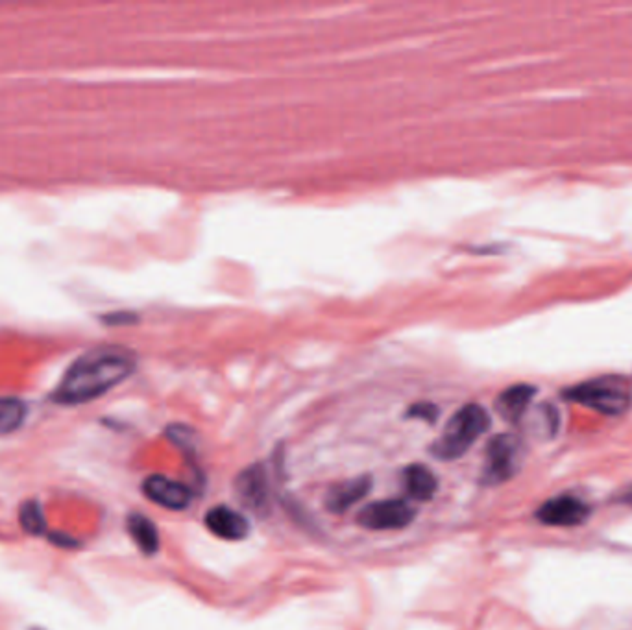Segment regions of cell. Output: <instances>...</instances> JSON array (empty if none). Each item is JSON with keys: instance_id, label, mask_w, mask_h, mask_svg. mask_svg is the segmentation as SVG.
Masks as SVG:
<instances>
[{"instance_id": "2e32d148", "label": "cell", "mask_w": 632, "mask_h": 630, "mask_svg": "<svg viewBox=\"0 0 632 630\" xmlns=\"http://www.w3.org/2000/svg\"><path fill=\"white\" fill-rule=\"evenodd\" d=\"M407 416L424 420L427 424H433L438 418V407L433 405V403H416L409 409Z\"/></svg>"}, {"instance_id": "d6986e66", "label": "cell", "mask_w": 632, "mask_h": 630, "mask_svg": "<svg viewBox=\"0 0 632 630\" xmlns=\"http://www.w3.org/2000/svg\"><path fill=\"white\" fill-rule=\"evenodd\" d=\"M618 501H620L621 505H627V507L632 509V483L621 490Z\"/></svg>"}, {"instance_id": "6da1fadb", "label": "cell", "mask_w": 632, "mask_h": 630, "mask_svg": "<svg viewBox=\"0 0 632 630\" xmlns=\"http://www.w3.org/2000/svg\"><path fill=\"white\" fill-rule=\"evenodd\" d=\"M137 366L134 352L121 346H100L80 355L52 392L60 405H84L108 394L132 376Z\"/></svg>"}, {"instance_id": "ffe728a7", "label": "cell", "mask_w": 632, "mask_h": 630, "mask_svg": "<svg viewBox=\"0 0 632 630\" xmlns=\"http://www.w3.org/2000/svg\"><path fill=\"white\" fill-rule=\"evenodd\" d=\"M32 630H45V629H32Z\"/></svg>"}, {"instance_id": "9c48e42d", "label": "cell", "mask_w": 632, "mask_h": 630, "mask_svg": "<svg viewBox=\"0 0 632 630\" xmlns=\"http://www.w3.org/2000/svg\"><path fill=\"white\" fill-rule=\"evenodd\" d=\"M206 527L209 533L215 534L222 540H244L250 533V523L241 512L230 509L226 505H217L213 509L207 510Z\"/></svg>"}, {"instance_id": "e0dca14e", "label": "cell", "mask_w": 632, "mask_h": 630, "mask_svg": "<svg viewBox=\"0 0 632 630\" xmlns=\"http://www.w3.org/2000/svg\"><path fill=\"white\" fill-rule=\"evenodd\" d=\"M49 540H50V544H54V546H58V547H65V549H71V547L78 546V542H76V538H73L71 534L50 533Z\"/></svg>"}, {"instance_id": "4fadbf2b", "label": "cell", "mask_w": 632, "mask_h": 630, "mask_svg": "<svg viewBox=\"0 0 632 630\" xmlns=\"http://www.w3.org/2000/svg\"><path fill=\"white\" fill-rule=\"evenodd\" d=\"M126 529L132 536L135 546L139 547L146 557H152L159 551V531L156 523L150 520L145 514L132 512L126 518Z\"/></svg>"}, {"instance_id": "7a4b0ae2", "label": "cell", "mask_w": 632, "mask_h": 630, "mask_svg": "<svg viewBox=\"0 0 632 630\" xmlns=\"http://www.w3.org/2000/svg\"><path fill=\"white\" fill-rule=\"evenodd\" d=\"M490 429V414L481 405H464L450 418L442 435L431 446L438 461H457Z\"/></svg>"}, {"instance_id": "7c38bea8", "label": "cell", "mask_w": 632, "mask_h": 630, "mask_svg": "<svg viewBox=\"0 0 632 630\" xmlns=\"http://www.w3.org/2000/svg\"><path fill=\"white\" fill-rule=\"evenodd\" d=\"M403 486L416 501L433 499L438 490V479L424 464H411L403 470Z\"/></svg>"}, {"instance_id": "5bb4252c", "label": "cell", "mask_w": 632, "mask_h": 630, "mask_svg": "<svg viewBox=\"0 0 632 630\" xmlns=\"http://www.w3.org/2000/svg\"><path fill=\"white\" fill-rule=\"evenodd\" d=\"M26 414L28 409L25 401L19 398H0V437L19 431L25 424Z\"/></svg>"}, {"instance_id": "8992f818", "label": "cell", "mask_w": 632, "mask_h": 630, "mask_svg": "<svg viewBox=\"0 0 632 630\" xmlns=\"http://www.w3.org/2000/svg\"><path fill=\"white\" fill-rule=\"evenodd\" d=\"M235 496L244 509L256 516H267L270 510V483L268 473L261 464H252L237 475Z\"/></svg>"}, {"instance_id": "ba28073f", "label": "cell", "mask_w": 632, "mask_h": 630, "mask_svg": "<svg viewBox=\"0 0 632 630\" xmlns=\"http://www.w3.org/2000/svg\"><path fill=\"white\" fill-rule=\"evenodd\" d=\"M146 499L159 507L169 510H185L193 501V492L189 486L169 479L165 475H150L143 483Z\"/></svg>"}, {"instance_id": "52a82bcc", "label": "cell", "mask_w": 632, "mask_h": 630, "mask_svg": "<svg viewBox=\"0 0 632 630\" xmlns=\"http://www.w3.org/2000/svg\"><path fill=\"white\" fill-rule=\"evenodd\" d=\"M590 512V505L581 497L562 494L540 505L536 518L549 527H577L590 518Z\"/></svg>"}, {"instance_id": "277c9868", "label": "cell", "mask_w": 632, "mask_h": 630, "mask_svg": "<svg viewBox=\"0 0 632 630\" xmlns=\"http://www.w3.org/2000/svg\"><path fill=\"white\" fill-rule=\"evenodd\" d=\"M523 462V446L514 435H496L490 438L485 449V461L481 470V483L488 486L511 481L520 472Z\"/></svg>"}, {"instance_id": "3957f363", "label": "cell", "mask_w": 632, "mask_h": 630, "mask_svg": "<svg viewBox=\"0 0 632 630\" xmlns=\"http://www.w3.org/2000/svg\"><path fill=\"white\" fill-rule=\"evenodd\" d=\"M566 398L607 416H621L631 409L632 388L623 377H597L566 390Z\"/></svg>"}, {"instance_id": "30bf717a", "label": "cell", "mask_w": 632, "mask_h": 630, "mask_svg": "<svg viewBox=\"0 0 632 630\" xmlns=\"http://www.w3.org/2000/svg\"><path fill=\"white\" fill-rule=\"evenodd\" d=\"M372 485L374 481L370 475H359L348 481H342L339 485L331 486L326 494V507L335 514H342L355 507L363 497L368 496Z\"/></svg>"}, {"instance_id": "ac0fdd59", "label": "cell", "mask_w": 632, "mask_h": 630, "mask_svg": "<svg viewBox=\"0 0 632 630\" xmlns=\"http://www.w3.org/2000/svg\"><path fill=\"white\" fill-rule=\"evenodd\" d=\"M108 324H122V322H126V324H130V322H134L135 316L130 315V313H119V315H110L104 318Z\"/></svg>"}, {"instance_id": "5b68a950", "label": "cell", "mask_w": 632, "mask_h": 630, "mask_svg": "<svg viewBox=\"0 0 632 630\" xmlns=\"http://www.w3.org/2000/svg\"><path fill=\"white\" fill-rule=\"evenodd\" d=\"M416 518V509L405 499H381L366 505L357 514L361 527L370 531H398Z\"/></svg>"}, {"instance_id": "9a60e30c", "label": "cell", "mask_w": 632, "mask_h": 630, "mask_svg": "<svg viewBox=\"0 0 632 630\" xmlns=\"http://www.w3.org/2000/svg\"><path fill=\"white\" fill-rule=\"evenodd\" d=\"M19 523L30 536H43V533H47V516L37 499H28L21 505Z\"/></svg>"}, {"instance_id": "8fae6325", "label": "cell", "mask_w": 632, "mask_h": 630, "mask_svg": "<svg viewBox=\"0 0 632 630\" xmlns=\"http://www.w3.org/2000/svg\"><path fill=\"white\" fill-rule=\"evenodd\" d=\"M535 394L536 388L531 385H525V383L512 385L499 394L496 400V411L501 414V418L514 424L527 412V407L531 405Z\"/></svg>"}]
</instances>
